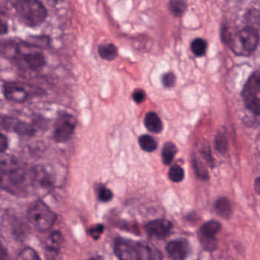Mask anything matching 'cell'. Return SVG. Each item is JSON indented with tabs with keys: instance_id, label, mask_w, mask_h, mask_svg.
<instances>
[{
	"instance_id": "cell-1",
	"label": "cell",
	"mask_w": 260,
	"mask_h": 260,
	"mask_svg": "<svg viewBox=\"0 0 260 260\" xmlns=\"http://www.w3.org/2000/svg\"><path fill=\"white\" fill-rule=\"evenodd\" d=\"M222 39L239 56H249L256 49L259 42V32L253 27L246 25L237 33L231 34L223 30Z\"/></svg>"
},
{
	"instance_id": "cell-2",
	"label": "cell",
	"mask_w": 260,
	"mask_h": 260,
	"mask_svg": "<svg viewBox=\"0 0 260 260\" xmlns=\"http://www.w3.org/2000/svg\"><path fill=\"white\" fill-rule=\"evenodd\" d=\"M12 5L26 26L36 28L46 20L48 12L40 0H12Z\"/></svg>"
},
{
	"instance_id": "cell-3",
	"label": "cell",
	"mask_w": 260,
	"mask_h": 260,
	"mask_svg": "<svg viewBox=\"0 0 260 260\" xmlns=\"http://www.w3.org/2000/svg\"><path fill=\"white\" fill-rule=\"evenodd\" d=\"M25 168L13 158H5L1 162L2 187L11 192H19L26 179Z\"/></svg>"
},
{
	"instance_id": "cell-4",
	"label": "cell",
	"mask_w": 260,
	"mask_h": 260,
	"mask_svg": "<svg viewBox=\"0 0 260 260\" xmlns=\"http://www.w3.org/2000/svg\"><path fill=\"white\" fill-rule=\"evenodd\" d=\"M27 218L31 225L39 231H45L52 228L56 214L41 200L33 202L27 211Z\"/></svg>"
},
{
	"instance_id": "cell-5",
	"label": "cell",
	"mask_w": 260,
	"mask_h": 260,
	"mask_svg": "<svg viewBox=\"0 0 260 260\" xmlns=\"http://www.w3.org/2000/svg\"><path fill=\"white\" fill-rule=\"evenodd\" d=\"M246 107L255 115H260V72L251 74L242 91Z\"/></svg>"
},
{
	"instance_id": "cell-6",
	"label": "cell",
	"mask_w": 260,
	"mask_h": 260,
	"mask_svg": "<svg viewBox=\"0 0 260 260\" xmlns=\"http://www.w3.org/2000/svg\"><path fill=\"white\" fill-rule=\"evenodd\" d=\"M221 229V224L216 220H209L204 223L198 233V238L205 250L212 252L217 246L216 234Z\"/></svg>"
},
{
	"instance_id": "cell-7",
	"label": "cell",
	"mask_w": 260,
	"mask_h": 260,
	"mask_svg": "<svg viewBox=\"0 0 260 260\" xmlns=\"http://www.w3.org/2000/svg\"><path fill=\"white\" fill-rule=\"evenodd\" d=\"M77 126V120L70 114H62L57 118L54 127V141L57 143H66L74 135Z\"/></svg>"
},
{
	"instance_id": "cell-8",
	"label": "cell",
	"mask_w": 260,
	"mask_h": 260,
	"mask_svg": "<svg viewBox=\"0 0 260 260\" xmlns=\"http://www.w3.org/2000/svg\"><path fill=\"white\" fill-rule=\"evenodd\" d=\"M114 252L120 259H139L137 243L130 240L117 238L114 244Z\"/></svg>"
},
{
	"instance_id": "cell-9",
	"label": "cell",
	"mask_w": 260,
	"mask_h": 260,
	"mask_svg": "<svg viewBox=\"0 0 260 260\" xmlns=\"http://www.w3.org/2000/svg\"><path fill=\"white\" fill-rule=\"evenodd\" d=\"M3 93L6 100L13 103H22L28 100L29 94L19 83L6 82L3 85Z\"/></svg>"
},
{
	"instance_id": "cell-10",
	"label": "cell",
	"mask_w": 260,
	"mask_h": 260,
	"mask_svg": "<svg viewBox=\"0 0 260 260\" xmlns=\"http://www.w3.org/2000/svg\"><path fill=\"white\" fill-rule=\"evenodd\" d=\"M173 223L166 219H157L149 222L145 226L146 232L157 239H164L170 234Z\"/></svg>"
},
{
	"instance_id": "cell-11",
	"label": "cell",
	"mask_w": 260,
	"mask_h": 260,
	"mask_svg": "<svg viewBox=\"0 0 260 260\" xmlns=\"http://www.w3.org/2000/svg\"><path fill=\"white\" fill-rule=\"evenodd\" d=\"M189 249V243L184 238L172 240L166 246V251L169 256L175 260H182L186 258Z\"/></svg>"
},
{
	"instance_id": "cell-12",
	"label": "cell",
	"mask_w": 260,
	"mask_h": 260,
	"mask_svg": "<svg viewBox=\"0 0 260 260\" xmlns=\"http://www.w3.org/2000/svg\"><path fill=\"white\" fill-rule=\"evenodd\" d=\"M24 60L30 70L39 71L46 65L45 56L39 52L28 53L24 55Z\"/></svg>"
},
{
	"instance_id": "cell-13",
	"label": "cell",
	"mask_w": 260,
	"mask_h": 260,
	"mask_svg": "<svg viewBox=\"0 0 260 260\" xmlns=\"http://www.w3.org/2000/svg\"><path fill=\"white\" fill-rule=\"evenodd\" d=\"M137 247H138V255H139V259H159L162 258L160 252L149 246L145 243H137Z\"/></svg>"
},
{
	"instance_id": "cell-14",
	"label": "cell",
	"mask_w": 260,
	"mask_h": 260,
	"mask_svg": "<svg viewBox=\"0 0 260 260\" xmlns=\"http://www.w3.org/2000/svg\"><path fill=\"white\" fill-rule=\"evenodd\" d=\"M144 125L149 132L159 134L164 129V124L157 114L153 112H148L144 118Z\"/></svg>"
},
{
	"instance_id": "cell-15",
	"label": "cell",
	"mask_w": 260,
	"mask_h": 260,
	"mask_svg": "<svg viewBox=\"0 0 260 260\" xmlns=\"http://www.w3.org/2000/svg\"><path fill=\"white\" fill-rule=\"evenodd\" d=\"M99 55L103 60L112 61L118 57V48L114 44H101L98 47Z\"/></svg>"
},
{
	"instance_id": "cell-16",
	"label": "cell",
	"mask_w": 260,
	"mask_h": 260,
	"mask_svg": "<svg viewBox=\"0 0 260 260\" xmlns=\"http://www.w3.org/2000/svg\"><path fill=\"white\" fill-rule=\"evenodd\" d=\"M216 213L223 218H228L232 213L231 202L225 197H220L214 204Z\"/></svg>"
},
{
	"instance_id": "cell-17",
	"label": "cell",
	"mask_w": 260,
	"mask_h": 260,
	"mask_svg": "<svg viewBox=\"0 0 260 260\" xmlns=\"http://www.w3.org/2000/svg\"><path fill=\"white\" fill-rule=\"evenodd\" d=\"M186 0H170L169 10L173 16L182 17L187 10Z\"/></svg>"
},
{
	"instance_id": "cell-18",
	"label": "cell",
	"mask_w": 260,
	"mask_h": 260,
	"mask_svg": "<svg viewBox=\"0 0 260 260\" xmlns=\"http://www.w3.org/2000/svg\"><path fill=\"white\" fill-rule=\"evenodd\" d=\"M178 152L177 147L173 142H167L164 145L162 150V160L164 165L171 164Z\"/></svg>"
},
{
	"instance_id": "cell-19",
	"label": "cell",
	"mask_w": 260,
	"mask_h": 260,
	"mask_svg": "<svg viewBox=\"0 0 260 260\" xmlns=\"http://www.w3.org/2000/svg\"><path fill=\"white\" fill-rule=\"evenodd\" d=\"M12 131L22 137H31L35 135V129L32 126L23 121H15Z\"/></svg>"
},
{
	"instance_id": "cell-20",
	"label": "cell",
	"mask_w": 260,
	"mask_h": 260,
	"mask_svg": "<svg viewBox=\"0 0 260 260\" xmlns=\"http://www.w3.org/2000/svg\"><path fill=\"white\" fill-rule=\"evenodd\" d=\"M138 142L141 148L144 151L148 152V153L154 151L157 147V143L155 141L154 138H152L150 135H144L140 137Z\"/></svg>"
},
{
	"instance_id": "cell-21",
	"label": "cell",
	"mask_w": 260,
	"mask_h": 260,
	"mask_svg": "<svg viewBox=\"0 0 260 260\" xmlns=\"http://www.w3.org/2000/svg\"><path fill=\"white\" fill-rule=\"evenodd\" d=\"M207 48H208V44L204 39L198 38V39H194L191 42V52L196 57H203L206 54Z\"/></svg>"
},
{
	"instance_id": "cell-22",
	"label": "cell",
	"mask_w": 260,
	"mask_h": 260,
	"mask_svg": "<svg viewBox=\"0 0 260 260\" xmlns=\"http://www.w3.org/2000/svg\"><path fill=\"white\" fill-rule=\"evenodd\" d=\"M215 148L219 153H225L228 151V141L224 132H219L216 134L215 140H214Z\"/></svg>"
},
{
	"instance_id": "cell-23",
	"label": "cell",
	"mask_w": 260,
	"mask_h": 260,
	"mask_svg": "<svg viewBox=\"0 0 260 260\" xmlns=\"http://www.w3.org/2000/svg\"><path fill=\"white\" fill-rule=\"evenodd\" d=\"M246 22L249 26L253 27L259 32L260 28V11L252 10L246 14Z\"/></svg>"
},
{
	"instance_id": "cell-24",
	"label": "cell",
	"mask_w": 260,
	"mask_h": 260,
	"mask_svg": "<svg viewBox=\"0 0 260 260\" xmlns=\"http://www.w3.org/2000/svg\"><path fill=\"white\" fill-rule=\"evenodd\" d=\"M168 176L172 182H180L183 180L184 177H185V172L182 167L175 165L170 168Z\"/></svg>"
},
{
	"instance_id": "cell-25",
	"label": "cell",
	"mask_w": 260,
	"mask_h": 260,
	"mask_svg": "<svg viewBox=\"0 0 260 260\" xmlns=\"http://www.w3.org/2000/svg\"><path fill=\"white\" fill-rule=\"evenodd\" d=\"M18 258L19 259H39L40 257L34 249L28 247L21 251L20 253L18 255Z\"/></svg>"
},
{
	"instance_id": "cell-26",
	"label": "cell",
	"mask_w": 260,
	"mask_h": 260,
	"mask_svg": "<svg viewBox=\"0 0 260 260\" xmlns=\"http://www.w3.org/2000/svg\"><path fill=\"white\" fill-rule=\"evenodd\" d=\"M176 76L173 72L165 73L161 78L162 86L166 88L173 87L176 84Z\"/></svg>"
},
{
	"instance_id": "cell-27",
	"label": "cell",
	"mask_w": 260,
	"mask_h": 260,
	"mask_svg": "<svg viewBox=\"0 0 260 260\" xmlns=\"http://www.w3.org/2000/svg\"><path fill=\"white\" fill-rule=\"evenodd\" d=\"M200 162L197 159H193V167H194L196 174L200 179H206L208 178V172Z\"/></svg>"
},
{
	"instance_id": "cell-28",
	"label": "cell",
	"mask_w": 260,
	"mask_h": 260,
	"mask_svg": "<svg viewBox=\"0 0 260 260\" xmlns=\"http://www.w3.org/2000/svg\"><path fill=\"white\" fill-rule=\"evenodd\" d=\"M98 197L100 202H109L113 198V193L109 188L103 187L99 190Z\"/></svg>"
},
{
	"instance_id": "cell-29",
	"label": "cell",
	"mask_w": 260,
	"mask_h": 260,
	"mask_svg": "<svg viewBox=\"0 0 260 260\" xmlns=\"http://www.w3.org/2000/svg\"><path fill=\"white\" fill-rule=\"evenodd\" d=\"M104 232V226L103 224H96L89 230V234L94 240H98Z\"/></svg>"
},
{
	"instance_id": "cell-30",
	"label": "cell",
	"mask_w": 260,
	"mask_h": 260,
	"mask_svg": "<svg viewBox=\"0 0 260 260\" xmlns=\"http://www.w3.org/2000/svg\"><path fill=\"white\" fill-rule=\"evenodd\" d=\"M132 99L136 103H142L146 100L145 92L143 89H135L132 94Z\"/></svg>"
},
{
	"instance_id": "cell-31",
	"label": "cell",
	"mask_w": 260,
	"mask_h": 260,
	"mask_svg": "<svg viewBox=\"0 0 260 260\" xmlns=\"http://www.w3.org/2000/svg\"><path fill=\"white\" fill-rule=\"evenodd\" d=\"M8 148V141H7V138L4 135H1V138H0V150L2 153L7 150Z\"/></svg>"
},
{
	"instance_id": "cell-32",
	"label": "cell",
	"mask_w": 260,
	"mask_h": 260,
	"mask_svg": "<svg viewBox=\"0 0 260 260\" xmlns=\"http://www.w3.org/2000/svg\"><path fill=\"white\" fill-rule=\"evenodd\" d=\"M254 188H255V192L260 196V177L255 179V183H254Z\"/></svg>"
},
{
	"instance_id": "cell-33",
	"label": "cell",
	"mask_w": 260,
	"mask_h": 260,
	"mask_svg": "<svg viewBox=\"0 0 260 260\" xmlns=\"http://www.w3.org/2000/svg\"><path fill=\"white\" fill-rule=\"evenodd\" d=\"M1 31H2V35L6 34L8 31V25L5 22H2V25H1Z\"/></svg>"
},
{
	"instance_id": "cell-34",
	"label": "cell",
	"mask_w": 260,
	"mask_h": 260,
	"mask_svg": "<svg viewBox=\"0 0 260 260\" xmlns=\"http://www.w3.org/2000/svg\"><path fill=\"white\" fill-rule=\"evenodd\" d=\"M49 2L53 3L54 4H58V3L61 2L63 0H48Z\"/></svg>"
}]
</instances>
